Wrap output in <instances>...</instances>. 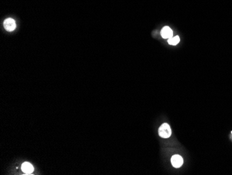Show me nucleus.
<instances>
[{"mask_svg": "<svg viewBox=\"0 0 232 175\" xmlns=\"http://www.w3.org/2000/svg\"><path fill=\"white\" fill-rule=\"evenodd\" d=\"M159 134L160 135V137L163 138H168L169 137H170L172 134L170 126L166 123L162 124L159 129Z\"/></svg>", "mask_w": 232, "mask_h": 175, "instance_id": "nucleus-1", "label": "nucleus"}, {"mask_svg": "<svg viewBox=\"0 0 232 175\" xmlns=\"http://www.w3.org/2000/svg\"><path fill=\"white\" fill-rule=\"evenodd\" d=\"M4 27L6 31H13L16 28L15 21L12 18L6 19L4 22Z\"/></svg>", "mask_w": 232, "mask_h": 175, "instance_id": "nucleus-2", "label": "nucleus"}, {"mask_svg": "<svg viewBox=\"0 0 232 175\" xmlns=\"http://www.w3.org/2000/svg\"><path fill=\"white\" fill-rule=\"evenodd\" d=\"M171 162L174 167H175V168H179V167H180L182 165L183 162V160L182 159V157L180 156L179 155H175L172 157Z\"/></svg>", "mask_w": 232, "mask_h": 175, "instance_id": "nucleus-3", "label": "nucleus"}, {"mask_svg": "<svg viewBox=\"0 0 232 175\" xmlns=\"http://www.w3.org/2000/svg\"><path fill=\"white\" fill-rule=\"evenodd\" d=\"M161 36L163 38H170L172 37V30L169 27H164L161 31Z\"/></svg>", "mask_w": 232, "mask_h": 175, "instance_id": "nucleus-4", "label": "nucleus"}, {"mask_svg": "<svg viewBox=\"0 0 232 175\" xmlns=\"http://www.w3.org/2000/svg\"><path fill=\"white\" fill-rule=\"evenodd\" d=\"M33 165L28 162H25L22 165V170L26 174H31L33 172Z\"/></svg>", "mask_w": 232, "mask_h": 175, "instance_id": "nucleus-5", "label": "nucleus"}, {"mask_svg": "<svg viewBox=\"0 0 232 175\" xmlns=\"http://www.w3.org/2000/svg\"><path fill=\"white\" fill-rule=\"evenodd\" d=\"M180 41V38L178 36H176L175 37H172L170 38H168V43L172 45H176L178 44Z\"/></svg>", "mask_w": 232, "mask_h": 175, "instance_id": "nucleus-6", "label": "nucleus"}]
</instances>
